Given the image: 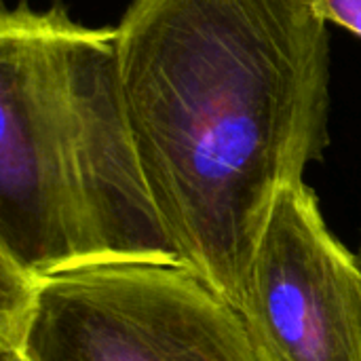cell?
<instances>
[{
    "label": "cell",
    "instance_id": "ba28073f",
    "mask_svg": "<svg viewBox=\"0 0 361 361\" xmlns=\"http://www.w3.org/2000/svg\"><path fill=\"white\" fill-rule=\"evenodd\" d=\"M0 361H8V360H0Z\"/></svg>",
    "mask_w": 361,
    "mask_h": 361
},
{
    "label": "cell",
    "instance_id": "3957f363",
    "mask_svg": "<svg viewBox=\"0 0 361 361\" xmlns=\"http://www.w3.org/2000/svg\"><path fill=\"white\" fill-rule=\"evenodd\" d=\"M8 361H264L247 322L186 264L38 277Z\"/></svg>",
    "mask_w": 361,
    "mask_h": 361
},
{
    "label": "cell",
    "instance_id": "6da1fadb",
    "mask_svg": "<svg viewBox=\"0 0 361 361\" xmlns=\"http://www.w3.org/2000/svg\"><path fill=\"white\" fill-rule=\"evenodd\" d=\"M114 57L163 226L241 311L275 195L330 142L326 21L313 0H133Z\"/></svg>",
    "mask_w": 361,
    "mask_h": 361
},
{
    "label": "cell",
    "instance_id": "277c9868",
    "mask_svg": "<svg viewBox=\"0 0 361 361\" xmlns=\"http://www.w3.org/2000/svg\"><path fill=\"white\" fill-rule=\"evenodd\" d=\"M241 313L264 361H361V264L305 180L273 199Z\"/></svg>",
    "mask_w": 361,
    "mask_h": 361
},
{
    "label": "cell",
    "instance_id": "52a82bcc",
    "mask_svg": "<svg viewBox=\"0 0 361 361\" xmlns=\"http://www.w3.org/2000/svg\"><path fill=\"white\" fill-rule=\"evenodd\" d=\"M357 260H360V264H361V245H360V250H357Z\"/></svg>",
    "mask_w": 361,
    "mask_h": 361
},
{
    "label": "cell",
    "instance_id": "5b68a950",
    "mask_svg": "<svg viewBox=\"0 0 361 361\" xmlns=\"http://www.w3.org/2000/svg\"><path fill=\"white\" fill-rule=\"evenodd\" d=\"M38 277L0 258V355L13 353L30 313Z\"/></svg>",
    "mask_w": 361,
    "mask_h": 361
},
{
    "label": "cell",
    "instance_id": "8992f818",
    "mask_svg": "<svg viewBox=\"0 0 361 361\" xmlns=\"http://www.w3.org/2000/svg\"><path fill=\"white\" fill-rule=\"evenodd\" d=\"M313 4L326 23H336L361 38V0H313Z\"/></svg>",
    "mask_w": 361,
    "mask_h": 361
},
{
    "label": "cell",
    "instance_id": "7a4b0ae2",
    "mask_svg": "<svg viewBox=\"0 0 361 361\" xmlns=\"http://www.w3.org/2000/svg\"><path fill=\"white\" fill-rule=\"evenodd\" d=\"M0 258L34 277L184 264L135 152L114 27L63 6L0 13Z\"/></svg>",
    "mask_w": 361,
    "mask_h": 361
}]
</instances>
